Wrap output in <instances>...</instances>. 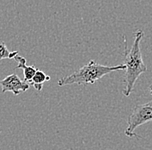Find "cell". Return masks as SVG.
Segmentation results:
<instances>
[{"label": "cell", "instance_id": "cell-1", "mask_svg": "<svg viewBox=\"0 0 152 150\" xmlns=\"http://www.w3.org/2000/svg\"><path fill=\"white\" fill-rule=\"evenodd\" d=\"M144 36L142 29H138L135 33V40L132 48L124 54V65L125 66L124 74V89L123 94L129 97L138 78L147 71V66L142 60V53L140 50V42Z\"/></svg>", "mask_w": 152, "mask_h": 150}, {"label": "cell", "instance_id": "cell-2", "mask_svg": "<svg viewBox=\"0 0 152 150\" xmlns=\"http://www.w3.org/2000/svg\"><path fill=\"white\" fill-rule=\"evenodd\" d=\"M118 70H125V66L124 64L114 66H104L97 63L95 60H90L72 74L60 79L57 84L59 86L73 84L79 85L93 84L105 75Z\"/></svg>", "mask_w": 152, "mask_h": 150}, {"label": "cell", "instance_id": "cell-3", "mask_svg": "<svg viewBox=\"0 0 152 150\" xmlns=\"http://www.w3.org/2000/svg\"><path fill=\"white\" fill-rule=\"evenodd\" d=\"M150 122H152V100L143 104L137 105L133 109L132 112L127 120L128 127L124 130L125 135L128 137L135 136L139 138V135L134 133L135 130L137 127Z\"/></svg>", "mask_w": 152, "mask_h": 150}, {"label": "cell", "instance_id": "cell-4", "mask_svg": "<svg viewBox=\"0 0 152 150\" xmlns=\"http://www.w3.org/2000/svg\"><path fill=\"white\" fill-rule=\"evenodd\" d=\"M0 85L2 88V92L4 93L11 92L15 96L28 91L30 86L28 83L22 80L16 74H12L0 80Z\"/></svg>", "mask_w": 152, "mask_h": 150}, {"label": "cell", "instance_id": "cell-5", "mask_svg": "<svg viewBox=\"0 0 152 150\" xmlns=\"http://www.w3.org/2000/svg\"><path fill=\"white\" fill-rule=\"evenodd\" d=\"M17 62H18V66H16V69H19V68H22L23 70V76H24V79L23 80L25 82L28 83L32 78L34 77V75L36 74L38 68H37L35 66H28L26 63V59L24 57L20 56V55H18V56L15 57L14 59Z\"/></svg>", "mask_w": 152, "mask_h": 150}, {"label": "cell", "instance_id": "cell-6", "mask_svg": "<svg viewBox=\"0 0 152 150\" xmlns=\"http://www.w3.org/2000/svg\"><path fill=\"white\" fill-rule=\"evenodd\" d=\"M50 80V77L47 75L44 72H42V70L37 69L36 74L34 75V77L32 78V79L28 82L29 85H33V87L37 91L41 92L43 86V83L46 81Z\"/></svg>", "mask_w": 152, "mask_h": 150}, {"label": "cell", "instance_id": "cell-7", "mask_svg": "<svg viewBox=\"0 0 152 150\" xmlns=\"http://www.w3.org/2000/svg\"><path fill=\"white\" fill-rule=\"evenodd\" d=\"M19 55L18 51H10L5 43L0 41V60L4 59H15Z\"/></svg>", "mask_w": 152, "mask_h": 150}, {"label": "cell", "instance_id": "cell-8", "mask_svg": "<svg viewBox=\"0 0 152 150\" xmlns=\"http://www.w3.org/2000/svg\"><path fill=\"white\" fill-rule=\"evenodd\" d=\"M150 91H151V94L152 95V85L151 86V88H150Z\"/></svg>", "mask_w": 152, "mask_h": 150}]
</instances>
